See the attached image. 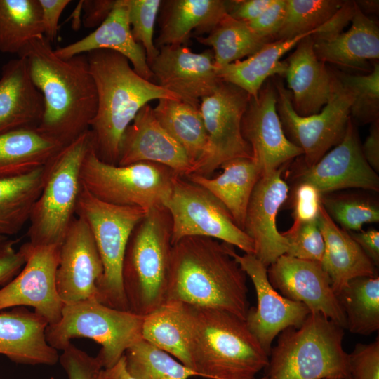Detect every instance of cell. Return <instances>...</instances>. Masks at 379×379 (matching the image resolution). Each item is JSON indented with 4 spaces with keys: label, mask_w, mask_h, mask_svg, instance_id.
Masks as SVG:
<instances>
[{
    "label": "cell",
    "mask_w": 379,
    "mask_h": 379,
    "mask_svg": "<svg viewBox=\"0 0 379 379\" xmlns=\"http://www.w3.org/2000/svg\"><path fill=\"white\" fill-rule=\"evenodd\" d=\"M199 43L212 46L214 65L221 67L248 57L269 41L255 33L246 22L226 14L207 36H196Z\"/></svg>",
    "instance_id": "cell-38"
},
{
    "label": "cell",
    "mask_w": 379,
    "mask_h": 379,
    "mask_svg": "<svg viewBox=\"0 0 379 379\" xmlns=\"http://www.w3.org/2000/svg\"><path fill=\"white\" fill-rule=\"evenodd\" d=\"M335 77V89L326 105L319 113L305 117L295 111L291 93L283 82L279 79L273 81L277 92V109L284 131L288 139L302 151L300 164L304 166L313 165L342 141L351 118L353 94Z\"/></svg>",
    "instance_id": "cell-11"
},
{
    "label": "cell",
    "mask_w": 379,
    "mask_h": 379,
    "mask_svg": "<svg viewBox=\"0 0 379 379\" xmlns=\"http://www.w3.org/2000/svg\"><path fill=\"white\" fill-rule=\"evenodd\" d=\"M286 62L285 77L295 111L303 117L319 113L333 93L336 77L315 55L311 35L299 41Z\"/></svg>",
    "instance_id": "cell-23"
},
{
    "label": "cell",
    "mask_w": 379,
    "mask_h": 379,
    "mask_svg": "<svg viewBox=\"0 0 379 379\" xmlns=\"http://www.w3.org/2000/svg\"><path fill=\"white\" fill-rule=\"evenodd\" d=\"M171 235L172 220L166 207L147 212L132 231L121 271L129 311L145 316L166 301Z\"/></svg>",
    "instance_id": "cell-5"
},
{
    "label": "cell",
    "mask_w": 379,
    "mask_h": 379,
    "mask_svg": "<svg viewBox=\"0 0 379 379\" xmlns=\"http://www.w3.org/2000/svg\"><path fill=\"white\" fill-rule=\"evenodd\" d=\"M251 96L241 88L221 81L215 91L201 100L200 111L208 135L206 152L192 173L211 175L226 161L252 159L241 133V119Z\"/></svg>",
    "instance_id": "cell-13"
},
{
    "label": "cell",
    "mask_w": 379,
    "mask_h": 379,
    "mask_svg": "<svg viewBox=\"0 0 379 379\" xmlns=\"http://www.w3.org/2000/svg\"><path fill=\"white\" fill-rule=\"evenodd\" d=\"M379 1L377 0H364L355 1L356 4L361 11L366 15V13H373L378 11Z\"/></svg>",
    "instance_id": "cell-57"
},
{
    "label": "cell",
    "mask_w": 379,
    "mask_h": 379,
    "mask_svg": "<svg viewBox=\"0 0 379 379\" xmlns=\"http://www.w3.org/2000/svg\"><path fill=\"white\" fill-rule=\"evenodd\" d=\"M295 183H308L323 194L357 188L378 192L379 177L366 161L350 118L342 141L310 166L295 167Z\"/></svg>",
    "instance_id": "cell-15"
},
{
    "label": "cell",
    "mask_w": 379,
    "mask_h": 379,
    "mask_svg": "<svg viewBox=\"0 0 379 379\" xmlns=\"http://www.w3.org/2000/svg\"><path fill=\"white\" fill-rule=\"evenodd\" d=\"M286 5V0H274L257 18L248 22V26L261 37L274 41L284 22Z\"/></svg>",
    "instance_id": "cell-48"
},
{
    "label": "cell",
    "mask_w": 379,
    "mask_h": 379,
    "mask_svg": "<svg viewBox=\"0 0 379 379\" xmlns=\"http://www.w3.org/2000/svg\"><path fill=\"white\" fill-rule=\"evenodd\" d=\"M116 0L81 1L84 15L82 22L85 27H98L109 15Z\"/></svg>",
    "instance_id": "cell-53"
},
{
    "label": "cell",
    "mask_w": 379,
    "mask_h": 379,
    "mask_svg": "<svg viewBox=\"0 0 379 379\" xmlns=\"http://www.w3.org/2000/svg\"><path fill=\"white\" fill-rule=\"evenodd\" d=\"M246 274L229 244L187 237L173 244L166 300L231 312L245 320L249 309Z\"/></svg>",
    "instance_id": "cell-2"
},
{
    "label": "cell",
    "mask_w": 379,
    "mask_h": 379,
    "mask_svg": "<svg viewBox=\"0 0 379 379\" xmlns=\"http://www.w3.org/2000/svg\"><path fill=\"white\" fill-rule=\"evenodd\" d=\"M260 379H266V378H265V376H264V377H262V378H261Z\"/></svg>",
    "instance_id": "cell-60"
},
{
    "label": "cell",
    "mask_w": 379,
    "mask_h": 379,
    "mask_svg": "<svg viewBox=\"0 0 379 379\" xmlns=\"http://www.w3.org/2000/svg\"><path fill=\"white\" fill-rule=\"evenodd\" d=\"M321 204L329 217L347 232H358L364 224L379 222L378 202L368 197L329 193L321 196Z\"/></svg>",
    "instance_id": "cell-41"
},
{
    "label": "cell",
    "mask_w": 379,
    "mask_h": 379,
    "mask_svg": "<svg viewBox=\"0 0 379 379\" xmlns=\"http://www.w3.org/2000/svg\"><path fill=\"white\" fill-rule=\"evenodd\" d=\"M145 316L109 307L96 298L64 305L61 318L48 325V343L65 350L74 338H89L101 345L96 356L103 369L114 366L125 352L142 339Z\"/></svg>",
    "instance_id": "cell-8"
},
{
    "label": "cell",
    "mask_w": 379,
    "mask_h": 379,
    "mask_svg": "<svg viewBox=\"0 0 379 379\" xmlns=\"http://www.w3.org/2000/svg\"><path fill=\"white\" fill-rule=\"evenodd\" d=\"M64 146L38 127L0 133V179L22 175L44 166Z\"/></svg>",
    "instance_id": "cell-33"
},
{
    "label": "cell",
    "mask_w": 379,
    "mask_h": 379,
    "mask_svg": "<svg viewBox=\"0 0 379 379\" xmlns=\"http://www.w3.org/2000/svg\"><path fill=\"white\" fill-rule=\"evenodd\" d=\"M286 3L284 22L275 40L290 39L308 33L314 34L337 12L344 1L286 0Z\"/></svg>",
    "instance_id": "cell-40"
},
{
    "label": "cell",
    "mask_w": 379,
    "mask_h": 379,
    "mask_svg": "<svg viewBox=\"0 0 379 379\" xmlns=\"http://www.w3.org/2000/svg\"><path fill=\"white\" fill-rule=\"evenodd\" d=\"M44 36L39 0H0V51L20 57Z\"/></svg>",
    "instance_id": "cell-36"
},
{
    "label": "cell",
    "mask_w": 379,
    "mask_h": 379,
    "mask_svg": "<svg viewBox=\"0 0 379 379\" xmlns=\"http://www.w3.org/2000/svg\"><path fill=\"white\" fill-rule=\"evenodd\" d=\"M172 220V245L187 237H204L254 254L251 239L226 207L207 190L178 176L166 205Z\"/></svg>",
    "instance_id": "cell-12"
},
{
    "label": "cell",
    "mask_w": 379,
    "mask_h": 379,
    "mask_svg": "<svg viewBox=\"0 0 379 379\" xmlns=\"http://www.w3.org/2000/svg\"><path fill=\"white\" fill-rule=\"evenodd\" d=\"M274 0L227 1V14L236 20L250 22L262 13Z\"/></svg>",
    "instance_id": "cell-52"
},
{
    "label": "cell",
    "mask_w": 379,
    "mask_h": 379,
    "mask_svg": "<svg viewBox=\"0 0 379 379\" xmlns=\"http://www.w3.org/2000/svg\"><path fill=\"white\" fill-rule=\"evenodd\" d=\"M277 92L266 82L251 98L241 119V133L262 175L286 166L302 151L286 137L277 109Z\"/></svg>",
    "instance_id": "cell-17"
},
{
    "label": "cell",
    "mask_w": 379,
    "mask_h": 379,
    "mask_svg": "<svg viewBox=\"0 0 379 379\" xmlns=\"http://www.w3.org/2000/svg\"><path fill=\"white\" fill-rule=\"evenodd\" d=\"M321 196L317 189L310 184H295L292 200L294 222L316 220L322 205Z\"/></svg>",
    "instance_id": "cell-47"
},
{
    "label": "cell",
    "mask_w": 379,
    "mask_h": 379,
    "mask_svg": "<svg viewBox=\"0 0 379 379\" xmlns=\"http://www.w3.org/2000/svg\"><path fill=\"white\" fill-rule=\"evenodd\" d=\"M286 166L261 175L251 194L244 231L254 244V255L267 267L285 255L288 244L277 230L278 211L288 196L281 174Z\"/></svg>",
    "instance_id": "cell-21"
},
{
    "label": "cell",
    "mask_w": 379,
    "mask_h": 379,
    "mask_svg": "<svg viewBox=\"0 0 379 379\" xmlns=\"http://www.w3.org/2000/svg\"><path fill=\"white\" fill-rule=\"evenodd\" d=\"M44 111L42 94L31 78L25 58L4 64L0 77V133L38 127Z\"/></svg>",
    "instance_id": "cell-26"
},
{
    "label": "cell",
    "mask_w": 379,
    "mask_h": 379,
    "mask_svg": "<svg viewBox=\"0 0 379 379\" xmlns=\"http://www.w3.org/2000/svg\"><path fill=\"white\" fill-rule=\"evenodd\" d=\"M48 325L44 318L22 306L0 312V354L20 364H56L60 355L46 340Z\"/></svg>",
    "instance_id": "cell-24"
},
{
    "label": "cell",
    "mask_w": 379,
    "mask_h": 379,
    "mask_svg": "<svg viewBox=\"0 0 379 379\" xmlns=\"http://www.w3.org/2000/svg\"><path fill=\"white\" fill-rule=\"evenodd\" d=\"M271 348L266 379H351L344 329L321 314L310 313L288 327Z\"/></svg>",
    "instance_id": "cell-6"
},
{
    "label": "cell",
    "mask_w": 379,
    "mask_h": 379,
    "mask_svg": "<svg viewBox=\"0 0 379 379\" xmlns=\"http://www.w3.org/2000/svg\"><path fill=\"white\" fill-rule=\"evenodd\" d=\"M125 367L136 379H189L199 374L171 354L142 339L124 354Z\"/></svg>",
    "instance_id": "cell-39"
},
{
    "label": "cell",
    "mask_w": 379,
    "mask_h": 379,
    "mask_svg": "<svg viewBox=\"0 0 379 379\" xmlns=\"http://www.w3.org/2000/svg\"><path fill=\"white\" fill-rule=\"evenodd\" d=\"M353 94L350 117L361 124L373 123L379 117V65L375 63L366 74L334 71Z\"/></svg>",
    "instance_id": "cell-42"
},
{
    "label": "cell",
    "mask_w": 379,
    "mask_h": 379,
    "mask_svg": "<svg viewBox=\"0 0 379 379\" xmlns=\"http://www.w3.org/2000/svg\"><path fill=\"white\" fill-rule=\"evenodd\" d=\"M20 249L25 262L20 272L0 289V311L29 306L48 325L55 324L60 319L64 307L56 286L60 246L33 245L28 241Z\"/></svg>",
    "instance_id": "cell-14"
},
{
    "label": "cell",
    "mask_w": 379,
    "mask_h": 379,
    "mask_svg": "<svg viewBox=\"0 0 379 379\" xmlns=\"http://www.w3.org/2000/svg\"><path fill=\"white\" fill-rule=\"evenodd\" d=\"M92 146L88 129L65 145L45 166L43 188L29 220L27 235L30 244L60 246L75 218L81 165Z\"/></svg>",
    "instance_id": "cell-7"
},
{
    "label": "cell",
    "mask_w": 379,
    "mask_h": 379,
    "mask_svg": "<svg viewBox=\"0 0 379 379\" xmlns=\"http://www.w3.org/2000/svg\"><path fill=\"white\" fill-rule=\"evenodd\" d=\"M346 318V329L369 335L379 329V276L352 279L337 295Z\"/></svg>",
    "instance_id": "cell-37"
},
{
    "label": "cell",
    "mask_w": 379,
    "mask_h": 379,
    "mask_svg": "<svg viewBox=\"0 0 379 379\" xmlns=\"http://www.w3.org/2000/svg\"><path fill=\"white\" fill-rule=\"evenodd\" d=\"M362 154L372 169L379 172V120L371 124L369 134L363 145Z\"/></svg>",
    "instance_id": "cell-55"
},
{
    "label": "cell",
    "mask_w": 379,
    "mask_h": 379,
    "mask_svg": "<svg viewBox=\"0 0 379 379\" xmlns=\"http://www.w3.org/2000/svg\"><path fill=\"white\" fill-rule=\"evenodd\" d=\"M162 2L157 48L187 44L193 30L209 34L227 14V1L169 0Z\"/></svg>",
    "instance_id": "cell-29"
},
{
    "label": "cell",
    "mask_w": 379,
    "mask_h": 379,
    "mask_svg": "<svg viewBox=\"0 0 379 379\" xmlns=\"http://www.w3.org/2000/svg\"><path fill=\"white\" fill-rule=\"evenodd\" d=\"M86 54L98 97L89 126L93 147L101 161L117 165L122 136L139 110L153 100L179 98L140 77L117 52L99 49Z\"/></svg>",
    "instance_id": "cell-3"
},
{
    "label": "cell",
    "mask_w": 379,
    "mask_h": 379,
    "mask_svg": "<svg viewBox=\"0 0 379 379\" xmlns=\"http://www.w3.org/2000/svg\"><path fill=\"white\" fill-rule=\"evenodd\" d=\"M178 176L171 168L154 162L125 166L104 162L93 146L84 157L80 173L81 185L98 199L146 211L166 207Z\"/></svg>",
    "instance_id": "cell-10"
},
{
    "label": "cell",
    "mask_w": 379,
    "mask_h": 379,
    "mask_svg": "<svg viewBox=\"0 0 379 379\" xmlns=\"http://www.w3.org/2000/svg\"><path fill=\"white\" fill-rule=\"evenodd\" d=\"M70 2L69 0H39L44 36L51 44L57 39L60 18Z\"/></svg>",
    "instance_id": "cell-51"
},
{
    "label": "cell",
    "mask_w": 379,
    "mask_h": 379,
    "mask_svg": "<svg viewBox=\"0 0 379 379\" xmlns=\"http://www.w3.org/2000/svg\"><path fill=\"white\" fill-rule=\"evenodd\" d=\"M267 277L285 298L304 304L310 313L321 314L346 329L345 314L320 262L283 255L268 267Z\"/></svg>",
    "instance_id": "cell-18"
},
{
    "label": "cell",
    "mask_w": 379,
    "mask_h": 379,
    "mask_svg": "<svg viewBox=\"0 0 379 379\" xmlns=\"http://www.w3.org/2000/svg\"><path fill=\"white\" fill-rule=\"evenodd\" d=\"M45 166L22 175L0 179V235H15L29 222L43 188Z\"/></svg>",
    "instance_id": "cell-35"
},
{
    "label": "cell",
    "mask_w": 379,
    "mask_h": 379,
    "mask_svg": "<svg viewBox=\"0 0 379 379\" xmlns=\"http://www.w3.org/2000/svg\"><path fill=\"white\" fill-rule=\"evenodd\" d=\"M68 379H99L103 369L96 357H91L70 343L59 357Z\"/></svg>",
    "instance_id": "cell-45"
},
{
    "label": "cell",
    "mask_w": 379,
    "mask_h": 379,
    "mask_svg": "<svg viewBox=\"0 0 379 379\" xmlns=\"http://www.w3.org/2000/svg\"><path fill=\"white\" fill-rule=\"evenodd\" d=\"M192 368L208 379H255L269 355L245 320L222 310L193 307Z\"/></svg>",
    "instance_id": "cell-4"
},
{
    "label": "cell",
    "mask_w": 379,
    "mask_h": 379,
    "mask_svg": "<svg viewBox=\"0 0 379 379\" xmlns=\"http://www.w3.org/2000/svg\"><path fill=\"white\" fill-rule=\"evenodd\" d=\"M142 161L162 164L182 177L192 173L194 168L184 148L161 126L149 104L124 131L117 165Z\"/></svg>",
    "instance_id": "cell-22"
},
{
    "label": "cell",
    "mask_w": 379,
    "mask_h": 379,
    "mask_svg": "<svg viewBox=\"0 0 379 379\" xmlns=\"http://www.w3.org/2000/svg\"><path fill=\"white\" fill-rule=\"evenodd\" d=\"M199 107L180 99L162 98L153 108L161 126L187 152L194 165L193 171L204 158L208 144Z\"/></svg>",
    "instance_id": "cell-34"
},
{
    "label": "cell",
    "mask_w": 379,
    "mask_h": 379,
    "mask_svg": "<svg viewBox=\"0 0 379 379\" xmlns=\"http://www.w3.org/2000/svg\"><path fill=\"white\" fill-rule=\"evenodd\" d=\"M317 223L325 244L320 263L328 274L336 295L352 279L378 274L376 267L349 232L339 227L322 205Z\"/></svg>",
    "instance_id": "cell-27"
},
{
    "label": "cell",
    "mask_w": 379,
    "mask_h": 379,
    "mask_svg": "<svg viewBox=\"0 0 379 379\" xmlns=\"http://www.w3.org/2000/svg\"><path fill=\"white\" fill-rule=\"evenodd\" d=\"M149 67L157 85L197 107H200L199 100L212 95L222 81L211 51L197 53L184 45L159 48Z\"/></svg>",
    "instance_id": "cell-20"
},
{
    "label": "cell",
    "mask_w": 379,
    "mask_h": 379,
    "mask_svg": "<svg viewBox=\"0 0 379 379\" xmlns=\"http://www.w3.org/2000/svg\"><path fill=\"white\" fill-rule=\"evenodd\" d=\"M365 254L378 267L379 265V232L375 229L349 232Z\"/></svg>",
    "instance_id": "cell-54"
},
{
    "label": "cell",
    "mask_w": 379,
    "mask_h": 379,
    "mask_svg": "<svg viewBox=\"0 0 379 379\" xmlns=\"http://www.w3.org/2000/svg\"><path fill=\"white\" fill-rule=\"evenodd\" d=\"M324 379H340V378H324Z\"/></svg>",
    "instance_id": "cell-59"
},
{
    "label": "cell",
    "mask_w": 379,
    "mask_h": 379,
    "mask_svg": "<svg viewBox=\"0 0 379 379\" xmlns=\"http://www.w3.org/2000/svg\"><path fill=\"white\" fill-rule=\"evenodd\" d=\"M126 2L132 36L142 46L149 65L159 53L153 36L156 18L163 1L126 0Z\"/></svg>",
    "instance_id": "cell-43"
},
{
    "label": "cell",
    "mask_w": 379,
    "mask_h": 379,
    "mask_svg": "<svg viewBox=\"0 0 379 379\" xmlns=\"http://www.w3.org/2000/svg\"><path fill=\"white\" fill-rule=\"evenodd\" d=\"M354 8V1H344L337 12L311 35L313 40L328 39L343 32V29L352 20Z\"/></svg>",
    "instance_id": "cell-50"
},
{
    "label": "cell",
    "mask_w": 379,
    "mask_h": 379,
    "mask_svg": "<svg viewBox=\"0 0 379 379\" xmlns=\"http://www.w3.org/2000/svg\"><path fill=\"white\" fill-rule=\"evenodd\" d=\"M229 251L254 285L257 306L249 307L245 321L269 355L274 338L288 327L300 326L310 312L304 304L285 298L273 288L267 268L254 255H241L231 245Z\"/></svg>",
    "instance_id": "cell-16"
},
{
    "label": "cell",
    "mask_w": 379,
    "mask_h": 379,
    "mask_svg": "<svg viewBox=\"0 0 379 379\" xmlns=\"http://www.w3.org/2000/svg\"><path fill=\"white\" fill-rule=\"evenodd\" d=\"M220 174L215 178L190 173L185 178L207 190L228 210L235 223L244 230L248 202L253 190L262 175L250 158H236L225 162Z\"/></svg>",
    "instance_id": "cell-30"
},
{
    "label": "cell",
    "mask_w": 379,
    "mask_h": 379,
    "mask_svg": "<svg viewBox=\"0 0 379 379\" xmlns=\"http://www.w3.org/2000/svg\"><path fill=\"white\" fill-rule=\"evenodd\" d=\"M99 49L121 54L140 77L149 81L154 78L142 46L132 36L126 0H116L109 15L93 32L54 51L58 57L65 59Z\"/></svg>",
    "instance_id": "cell-25"
},
{
    "label": "cell",
    "mask_w": 379,
    "mask_h": 379,
    "mask_svg": "<svg viewBox=\"0 0 379 379\" xmlns=\"http://www.w3.org/2000/svg\"><path fill=\"white\" fill-rule=\"evenodd\" d=\"M25 58L31 78L42 94L44 111L38 128L66 145L89 129L98 105L86 54L58 57L44 36L33 40Z\"/></svg>",
    "instance_id": "cell-1"
},
{
    "label": "cell",
    "mask_w": 379,
    "mask_h": 379,
    "mask_svg": "<svg viewBox=\"0 0 379 379\" xmlns=\"http://www.w3.org/2000/svg\"><path fill=\"white\" fill-rule=\"evenodd\" d=\"M312 34L268 42L245 60L215 67L217 75L221 81L241 88L251 98H256L269 77L285 76L287 64L281 58L300 40Z\"/></svg>",
    "instance_id": "cell-32"
},
{
    "label": "cell",
    "mask_w": 379,
    "mask_h": 379,
    "mask_svg": "<svg viewBox=\"0 0 379 379\" xmlns=\"http://www.w3.org/2000/svg\"><path fill=\"white\" fill-rule=\"evenodd\" d=\"M192 319L193 306L178 300H166L145 315L142 339L192 368L190 346Z\"/></svg>",
    "instance_id": "cell-31"
},
{
    "label": "cell",
    "mask_w": 379,
    "mask_h": 379,
    "mask_svg": "<svg viewBox=\"0 0 379 379\" xmlns=\"http://www.w3.org/2000/svg\"><path fill=\"white\" fill-rule=\"evenodd\" d=\"M351 379H379V338L368 344L357 343L348 354Z\"/></svg>",
    "instance_id": "cell-46"
},
{
    "label": "cell",
    "mask_w": 379,
    "mask_h": 379,
    "mask_svg": "<svg viewBox=\"0 0 379 379\" xmlns=\"http://www.w3.org/2000/svg\"><path fill=\"white\" fill-rule=\"evenodd\" d=\"M350 22L351 26L346 32L328 39L314 40L315 55L324 63L368 69L370 61L379 58L378 25L364 14L356 3Z\"/></svg>",
    "instance_id": "cell-28"
},
{
    "label": "cell",
    "mask_w": 379,
    "mask_h": 379,
    "mask_svg": "<svg viewBox=\"0 0 379 379\" xmlns=\"http://www.w3.org/2000/svg\"><path fill=\"white\" fill-rule=\"evenodd\" d=\"M8 239V237L0 235V244Z\"/></svg>",
    "instance_id": "cell-58"
},
{
    "label": "cell",
    "mask_w": 379,
    "mask_h": 379,
    "mask_svg": "<svg viewBox=\"0 0 379 379\" xmlns=\"http://www.w3.org/2000/svg\"><path fill=\"white\" fill-rule=\"evenodd\" d=\"M14 241L6 240L0 244V285L10 282L22 270L25 260L22 251L13 248Z\"/></svg>",
    "instance_id": "cell-49"
},
{
    "label": "cell",
    "mask_w": 379,
    "mask_h": 379,
    "mask_svg": "<svg viewBox=\"0 0 379 379\" xmlns=\"http://www.w3.org/2000/svg\"><path fill=\"white\" fill-rule=\"evenodd\" d=\"M103 265L92 233L75 216L60 246L56 286L64 305L96 298Z\"/></svg>",
    "instance_id": "cell-19"
},
{
    "label": "cell",
    "mask_w": 379,
    "mask_h": 379,
    "mask_svg": "<svg viewBox=\"0 0 379 379\" xmlns=\"http://www.w3.org/2000/svg\"><path fill=\"white\" fill-rule=\"evenodd\" d=\"M288 244L286 255L321 262L324 253V237L316 220L295 222L281 232Z\"/></svg>",
    "instance_id": "cell-44"
},
{
    "label": "cell",
    "mask_w": 379,
    "mask_h": 379,
    "mask_svg": "<svg viewBox=\"0 0 379 379\" xmlns=\"http://www.w3.org/2000/svg\"><path fill=\"white\" fill-rule=\"evenodd\" d=\"M147 212L139 207L102 201L81 185L75 215L84 219L95 240L103 265L97 300L109 307L129 310L122 284V263L131 234Z\"/></svg>",
    "instance_id": "cell-9"
},
{
    "label": "cell",
    "mask_w": 379,
    "mask_h": 379,
    "mask_svg": "<svg viewBox=\"0 0 379 379\" xmlns=\"http://www.w3.org/2000/svg\"><path fill=\"white\" fill-rule=\"evenodd\" d=\"M99 379H136L128 374L125 367L124 356L112 367L102 369Z\"/></svg>",
    "instance_id": "cell-56"
}]
</instances>
